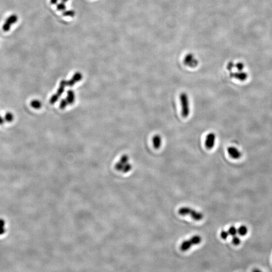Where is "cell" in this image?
I'll return each instance as SVG.
<instances>
[{"mask_svg":"<svg viewBox=\"0 0 272 272\" xmlns=\"http://www.w3.org/2000/svg\"><path fill=\"white\" fill-rule=\"evenodd\" d=\"M178 213L182 216L190 215L192 219L195 221H200L204 217L202 213L190 208V207H182L179 209Z\"/></svg>","mask_w":272,"mask_h":272,"instance_id":"cell-1","label":"cell"},{"mask_svg":"<svg viewBox=\"0 0 272 272\" xmlns=\"http://www.w3.org/2000/svg\"><path fill=\"white\" fill-rule=\"evenodd\" d=\"M180 101L182 116L185 118H188L190 113V100L188 95L185 92L180 94Z\"/></svg>","mask_w":272,"mask_h":272,"instance_id":"cell-2","label":"cell"},{"mask_svg":"<svg viewBox=\"0 0 272 272\" xmlns=\"http://www.w3.org/2000/svg\"><path fill=\"white\" fill-rule=\"evenodd\" d=\"M202 238L200 236L194 235L189 240L182 242V243L180 245V249L183 252L189 250L192 246L200 244Z\"/></svg>","mask_w":272,"mask_h":272,"instance_id":"cell-3","label":"cell"},{"mask_svg":"<svg viewBox=\"0 0 272 272\" xmlns=\"http://www.w3.org/2000/svg\"><path fill=\"white\" fill-rule=\"evenodd\" d=\"M129 157L124 155L121 157L120 161L116 165V168L118 171H121L123 173H128L131 170L132 166L129 163Z\"/></svg>","mask_w":272,"mask_h":272,"instance_id":"cell-4","label":"cell"},{"mask_svg":"<svg viewBox=\"0 0 272 272\" xmlns=\"http://www.w3.org/2000/svg\"><path fill=\"white\" fill-rule=\"evenodd\" d=\"M18 20V16L16 14H13L10 15L6 19L3 25V30L4 32H8L11 29L12 26L17 23Z\"/></svg>","mask_w":272,"mask_h":272,"instance_id":"cell-5","label":"cell"},{"mask_svg":"<svg viewBox=\"0 0 272 272\" xmlns=\"http://www.w3.org/2000/svg\"><path fill=\"white\" fill-rule=\"evenodd\" d=\"M216 139V135L214 133H210L207 134L205 140V146L207 149L211 150L214 148L215 145Z\"/></svg>","mask_w":272,"mask_h":272,"instance_id":"cell-6","label":"cell"},{"mask_svg":"<svg viewBox=\"0 0 272 272\" xmlns=\"http://www.w3.org/2000/svg\"><path fill=\"white\" fill-rule=\"evenodd\" d=\"M227 152L230 157L234 159H238L241 157V153L237 148L234 146L229 147L227 148Z\"/></svg>","mask_w":272,"mask_h":272,"instance_id":"cell-7","label":"cell"},{"mask_svg":"<svg viewBox=\"0 0 272 272\" xmlns=\"http://www.w3.org/2000/svg\"><path fill=\"white\" fill-rule=\"evenodd\" d=\"M230 76L231 78H235V79L238 80L240 81H246V80L247 79L248 75L245 72L240 71V72L230 73Z\"/></svg>","mask_w":272,"mask_h":272,"instance_id":"cell-8","label":"cell"},{"mask_svg":"<svg viewBox=\"0 0 272 272\" xmlns=\"http://www.w3.org/2000/svg\"><path fill=\"white\" fill-rule=\"evenodd\" d=\"M162 138L161 136L159 135H155L154 137H153L152 142L154 148L155 149H158L162 145Z\"/></svg>","mask_w":272,"mask_h":272,"instance_id":"cell-9","label":"cell"},{"mask_svg":"<svg viewBox=\"0 0 272 272\" xmlns=\"http://www.w3.org/2000/svg\"><path fill=\"white\" fill-rule=\"evenodd\" d=\"M185 63L186 65L189 66L190 67H191V68L196 67L197 65V61H196V60H194L192 57H191V58L187 57L185 59Z\"/></svg>","mask_w":272,"mask_h":272,"instance_id":"cell-10","label":"cell"},{"mask_svg":"<svg viewBox=\"0 0 272 272\" xmlns=\"http://www.w3.org/2000/svg\"><path fill=\"white\" fill-rule=\"evenodd\" d=\"M247 231H248V230H247V227H246V226H241L237 229V233H238V234L242 237L246 235L247 233Z\"/></svg>","mask_w":272,"mask_h":272,"instance_id":"cell-11","label":"cell"},{"mask_svg":"<svg viewBox=\"0 0 272 272\" xmlns=\"http://www.w3.org/2000/svg\"><path fill=\"white\" fill-rule=\"evenodd\" d=\"M6 222L3 219H0V235H3L6 232Z\"/></svg>","mask_w":272,"mask_h":272,"instance_id":"cell-12","label":"cell"},{"mask_svg":"<svg viewBox=\"0 0 272 272\" xmlns=\"http://www.w3.org/2000/svg\"><path fill=\"white\" fill-rule=\"evenodd\" d=\"M63 15L65 17H73L75 15V11L73 10H66L63 11Z\"/></svg>","mask_w":272,"mask_h":272,"instance_id":"cell-13","label":"cell"},{"mask_svg":"<svg viewBox=\"0 0 272 272\" xmlns=\"http://www.w3.org/2000/svg\"><path fill=\"white\" fill-rule=\"evenodd\" d=\"M56 7L57 9L59 11L63 12L66 10V6L65 3H64V2H61L59 3L57 5Z\"/></svg>","mask_w":272,"mask_h":272,"instance_id":"cell-14","label":"cell"},{"mask_svg":"<svg viewBox=\"0 0 272 272\" xmlns=\"http://www.w3.org/2000/svg\"><path fill=\"white\" fill-rule=\"evenodd\" d=\"M228 231L229 235L233 237V236L236 235L237 233V229L234 226H231V227L229 228Z\"/></svg>","mask_w":272,"mask_h":272,"instance_id":"cell-15","label":"cell"},{"mask_svg":"<svg viewBox=\"0 0 272 272\" xmlns=\"http://www.w3.org/2000/svg\"><path fill=\"white\" fill-rule=\"evenodd\" d=\"M232 242L235 246H238L240 243V240L238 237H237V235H235L233 237Z\"/></svg>","mask_w":272,"mask_h":272,"instance_id":"cell-16","label":"cell"},{"mask_svg":"<svg viewBox=\"0 0 272 272\" xmlns=\"http://www.w3.org/2000/svg\"><path fill=\"white\" fill-rule=\"evenodd\" d=\"M220 235H221V238H222L223 240H226L228 237L229 234L228 231L222 230L221 231Z\"/></svg>","mask_w":272,"mask_h":272,"instance_id":"cell-17","label":"cell"},{"mask_svg":"<svg viewBox=\"0 0 272 272\" xmlns=\"http://www.w3.org/2000/svg\"><path fill=\"white\" fill-rule=\"evenodd\" d=\"M235 67L237 69V70L239 71H241L243 70V69L244 68V65L242 63L240 62L237 63L235 65Z\"/></svg>","mask_w":272,"mask_h":272,"instance_id":"cell-18","label":"cell"},{"mask_svg":"<svg viewBox=\"0 0 272 272\" xmlns=\"http://www.w3.org/2000/svg\"><path fill=\"white\" fill-rule=\"evenodd\" d=\"M234 66V65L233 63L229 62V63L227 65V69L229 70H231L232 69H233Z\"/></svg>","mask_w":272,"mask_h":272,"instance_id":"cell-19","label":"cell"},{"mask_svg":"<svg viewBox=\"0 0 272 272\" xmlns=\"http://www.w3.org/2000/svg\"><path fill=\"white\" fill-rule=\"evenodd\" d=\"M59 0H50V3L51 5H57L59 3Z\"/></svg>","mask_w":272,"mask_h":272,"instance_id":"cell-20","label":"cell"},{"mask_svg":"<svg viewBox=\"0 0 272 272\" xmlns=\"http://www.w3.org/2000/svg\"><path fill=\"white\" fill-rule=\"evenodd\" d=\"M69 0H61V2H64V3H67Z\"/></svg>","mask_w":272,"mask_h":272,"instance_id":"cell-21","label":"cell"}]
</instances>
